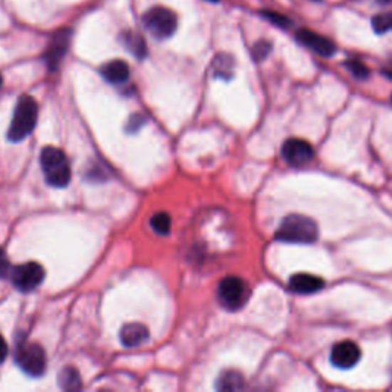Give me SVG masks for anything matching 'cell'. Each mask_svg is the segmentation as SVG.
<instances>
[{"mask_svg": "<svg viewBox=\"0 0 392 392\" xmlns=\"http://www.w3.org/2000/svg\"><path fill=\"white\" fill-rule=\"evenodd\" d=\"M60 385L66 391L82 389V378L74 368H65L60 374Z\"/></svg>", "mask_w": 392, "mask_h": 392, "instance_id": "cell-17", "label": "cell"}, {"mask_svg": "<svg viewBox=\"0 0 392 392\" xmlns=\"http://www.w3.org/2000/svg\"><path fill=\"white\" fill-rule=\"evenodd\" d=\"M11 277L17 290L28 293V291H33L42 284L45 277V270L37 263H26L23 265L16 267L13 270Z\"/></svg>", "mask_w": 392, "mask_h": 392, "instance_id": "cell-7", "label": "cell"}, {"mask_svg": "<svg viewBox=\"0 0 392 392\" xmlns=\"http://www.w3.org/2000/svg\"><path fill=\"white\" fill-rule=\"evenodd\" d=\"M40 164L46 183L53 187H66L71 181V166L62 149L48 146L40 154Z\"/></svg>", "mask_w": 392, "mask_h": 392, "instance_id": "cell-2", "label": "cell"}, {"mask_svg": "<svg viewBox=\"0 0 392 392\" xmlns=\"http://www.w3.org/2000/svg\"><path fill=\"white\" fill-rule=\"evenodd\" d=\"M263 14L267 20H270L271 23L279 26V28H290L291 26L290 18L282 16V14H277V13H273V11H264Z\"/></svg>", "mask_w": 392, "mask_h": 392, "instance_id": "cell-22", "label": "cell"}, {"mask_svg": "<svg viewBox=\"0 0 392 392\" xmlns=\"http://www.w3.org/2000/svg\"><path fill=\"white\" fill-rule=\"evenodd\" d=\"M391 100H392V97H391Z\"/></svg>", "mask_w": 392, "mask_h": 392, "instance_id": "cell-31", "label": "cell"}, {"mask_svg": "<svg viewBox=\"0 0 392 392\" xmlns=\"http://www.w3.org/2000/svg\"><path fill=\"white\" fill-rule=\"evenodd\" d=\"M288 285H290V290L295 291V293L313 295V293H317L319 290L324 288V279L308 273H297L290 277Z\"/></svg>", "mask_w": 392, "mask_h": 392, "instance_id": "cell-12", "label": "cell"}, {"mask_svg": "<svg viewBox=\"0 0 392 392\" xmlns=\"http://www.w3.org/2000/svg\"><path fill=\"white\" fill-rule=\"evenodd\" d=\"M253 57L255 60H264L270 53H271V43L267 42V40H260V42H258L255 46H253Z\"/></svg>", "mask_w": 392, "mask_h": 392, "instance_id": "cell-23", "label": "cell"}, {"mask_svg": "<svg viewBox=\"0 0 392 392\" xmlns=\"http://www.w3.org/2000/svg\"><path fill=\"white\" fill-rule=\"evenodd\" d=\"M150 226L155 230L158 235H167L170 232V227H172V221L167 213H157L150 219Z\"/></svg>", "mask_w": 392, "mask_h": 392, "instance_id": "cell-19", "label": "cell"}, {"mask_svg": "<svg viewBox=\"0 0 392 392\" xmlns=\"http://www.w3.org/2000/svg\"><path fill=\"white\" fill-rule=\"evenodd\" d=\"M219 302L230 311L240 309L250 297V288L244 279L238 276H227L218 287Z\"/></svg>", "mask_w": 392, "mask_h": 392, "instance_id": "cell-5", "label": "cell"}, {"mask_svg": "<svg viewBox=\"0 0 392 392\" xmlns=\"http://www.w3.org/2000/svg\"><path fill=\"white\" fill-rule=\"evenodd\" d=\"M16 361L26 374L40 377L46 369V356L37 344H20L16 351Z\"/></svg>", "mask_w": 392, "mask_h": 392, "instance_id": "cell-6", "label": "cell"}, {"mask_svg": "<svg viewBox=\"0 0 392 392\" xmlns=\"http://www.w3.org/2000/svg\"><path fill=\"white\" fill-rule=\"evenodd\" d=\"M215 68V75L216 77H223V78H230L233 74V58L228 55H219L213 62Z\"/></svg>", "mask_w": 392, "mask_h": 392, "instance_id": "cell-18", "label": "cell"}, {"mask_svg": "<svg viewBox=\"0 0 392 392\" xmlns=\"http://www.w3.org/2000/svg\"><path fill=\"white\" fill-rule=\"evenodd\" d=\"M71 29H62V31H58L53 37L51 43H49L45 53V60L51 71H54V69H57L58 65L62 63V60L69 48V42H71Z\"/></svg>", "mask_w": 392, "mask_h": 392, "instance_id": "cell-10", "label": "cell"}, {"mask_svg": "<svg viewBox=\"0 0 392 392\" xmlns=\"http://www.w3.org/2000/svg\"><path fill=\"white\" fill-rule=\"evenodd\" d=\"M102 75L112 85H123L130 77V69L123 60H112L102 68Z\"/></svg>", "mask_w": 392, "mask_h": 392, "instance_id": "cell-14", "label": "cell"}, {"mask_svg": "<svg viewBox=\"0 0 392 392\" xmlns=\"http://www.w3.org/2000/svg\"><path fill=\"white\" fill-rule=\"evenodd\" d=\"M6 354H8V346H6V341H5L4 336L0 334V364H2V361L5 360Z\"/></svg>", "mask_w": 392, "mask_h": 392, "instance_id": "cell-25", "label": "cell"}, {"mask_svg": "<svg viewBox=\"0 0 392 392\" xmlns=\"http://www.w3.org/2000/svg\"><path fill=\"white\" fill-rule=\"evenodd\" d=\"M373 28L377 34H385L388 31H392V11L374 16Z\"/></svg>", "mask_w": 392, "mask_h": 392, "instance_id": "cell-20", "label": "cell"}, {"mask_svg": "<svg viewBox=\"0 0 392 392\" xmlns=\"http://www.w3.org/2000/svg\"><path fill=\"white\" fill-rule=\"evenodd\" d=\"M345 66L348 68V71L353 74L356 78L369 77V69L361 62H357V60H349V62L345 63Z\"/></svg>", "mask_w": 392, "mask_h": 392, "instance_id": "cell-21", "label": "cell"}, {"mask_svg": "<svg viewBox=\"0 0 392 392\" xmlns=\"http://www.w3.org/2000/svg\"><path fill=\"white\" fill-rule=\"evenodd\" d=\"M210 2H218V0H210Z\"/></svg>", "mask_w": 392, "mask_h": 392, "instance_id": "cell-29", "label": "cell"}, {"mask_svg": "<svg viewBox=\"0 0 392 392\" xmlns=\"http://www.w3.org/2000/svg\"><path fill=\"white\" fill-rule=\"evenodd\" d=\"M0 86H2V75H0Z\"/></svg>", "mask_w": 392, "mask_h": 392, "instance_id": "cell-28", "label": "cell"}, {"mask_svg": "<svg viewBox=\"0 0 392 392\" xmlns=\"http://www.w3.org/2000/svg\"><path fill=\"white\" fill-rule=\"evenodd\" d=\"M361 357L360 346L353 340H341L331 349V364L339 369L354 368Z\"/></svg>", "mask_w": 392, "mask_h": 392, "instance_id": "cell-8", "label": "cell"}, {"mask_svg": "<svg viewBox=\"0 0 392 392\" xmlns=\"http://www.w3.org/2000/svg\"><path fill=\"white\" fill-rule=\"evenodd\" d=\"M9 270H11V265H9V260L5 255V251L0 248V277H5L8 273H9Z\"/></svg>", "mask_w": 392, "mask_h": 392, "instance_id": "cell-24", "label": "cell"}, {"mask_svg": "<svg viewBox=\"0 0 392 392\" xmlns=\"http://www.w3.org/2000/svg\"><path fill=\"white\" fill-rule=\"evenodd\" d=\"M282 157L291 166H302L313 159L314 149L305 139L290 138L282 146Z\"/></svg>", "mask_w": 392, "mask_h": 392, "instance_id": "cell-9", "label": "cell"}, {"mask_svg": "<svg viewBox=\"0 0 392 392\" xmlns=\"http://www.w3.org/2000/svg\"><path fill=\"white\" fill-rule=\"evenodd\" d=\"M319 238V228L313 219L304 215H288L276 232V239L290 244H313Z\"/></svg>", "mask_w": 392, "mask_h": 392, "instance_id": "cell-1", "label": "cell"}, {"mask_svg": "<svg viewBox=\"0 0 392 392\" xmlns=\"http://www.w3.org/2000/svg\"><path fill=\"white\" fill-rule=\"evenodd\" d=\"M376 2L380 4V5H388V4L392 2V0H376Z\"/></svg>", "mask_w": 392, "mask_h": 392, "instance_id": "cell-26", "label": "cell"}, {"mask_svg": "<svg viewBox=\"0 0 392 392\" xmlns=\"http://www.w3.org/2000/svg\"><path fill=\"white\" fill-rule=\"evenodd\" d=\"M216 388L219 391H239L244 388V377L240 376L238 371H226V373L219 377Z\"/></svg>", "mask_w": 392, "mask_h": 392, "instance_id": "cell-16", "label": "cell"}, {"mask_svg": "<svg viewBox=\"0 0 392 392\" xmlns=\"http://www.w3.org/2000/svg\"><path fill=\"white\" fill-rule=\"evenodd\" d=\"M143 23L147 31L158 40L172 37L178 28L176 14L166 6H154L143 16Z\"/></svg>", "mask_w": 392, "mask_h": 392, "instance_id": "cell-4", "label": "cell"}, {"mask_svg": "<svg viewBox=\"0 0 392 392\" xmlns=\"http://www.w3.org/2000/svg\"><path fill=\"white\" fill-rule=\"evenodd\" d=\"M313 2H319V0H313Z\"/></svg>", "mask_w": 392, "mask_h": 392, "instance_id": "cell-30", "label": "cell"}, {"mask_svg": "<svg viewBox=\"0 0 392 392\" xmlns=\"http://www.w3.org/2000/svg\"><path fill=\"white\" fill-rule=\"evenodd\" d=\"M38 117V106L33 97H22L17 102L11 126L8 129V138L17 143L33 132Z\"/></svg>", "mask_w": 392, "mask_h": 392, "instance_id": "cell-3", "label": "cell"}, {"mask_svg": "<svg viewBox=\"0 0 392 392\" xmlns=\"http://www.w3.org/2000/svg\"><path fill=\"white\" fill-rule=\"evenodd\" d=\"M296 38L304 46L309 48L311 51L322 55V57H331L336 54V49H337L336 45L331 42L329 38H327L324 36H319V34L311 31V29H299L296 34Z\"/></svg>", "mask_w": 392, "mask_h": 392, "instance_id": "cell-11", "label": "cell"}, {"mask_svg": "<svg viewBox=\"0 0 392 392\" xmlns=\"http://www.w3.org/2000/svg\"><path fill=\"white\" fill-rule=\"evenodd\" d=\"M149 339V329L143 324H127L120 333V340L126 348H137Z\"/></svg>", "mask_w": 392, "mask_h": 392, "instance_id": "cell-13", "label": "cell"}, {"mask_svg": "<svg viewBox=\"0 0 392 392\" xmlns=\"http://www.w3.org/2000/svg\"><path fill=\"white\" fill-rule=\"evenodd\" d=\"M122 42L129 53H132L137 58H144L147 54V46L143 37L134 33H125L122 36Z\"/></svg>", "mask_w": 392, "mask_h": 392, "instance_id": "cell-15", "label": "cell"}, {"mask_svg": "<svg viewBox=\"0 0 392 392\" xmlns=\"http://www.w3.org/2000/svg\"><path fill=\"white\" fill-rule=\"evenodd\" d=\"M385 74H386V75H388V77H389V78L392 80V73H385Z\"/></svg>", "mask_w": 392, "mask_h": 392, "instance_id": "cell-27", "label": "cell"}]
</instances>
